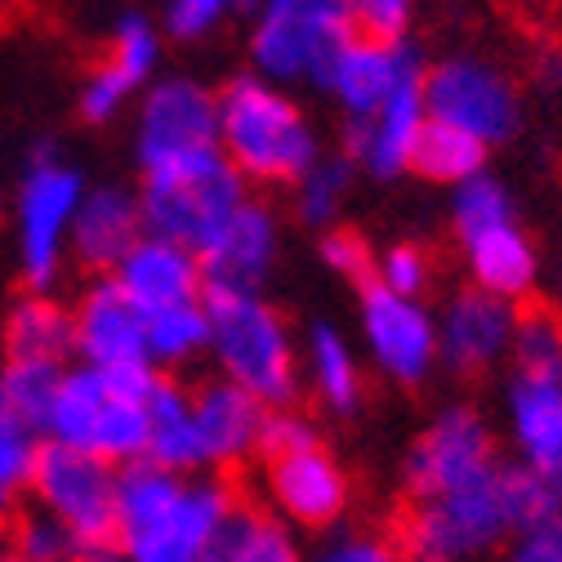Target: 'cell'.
<instances>
[{
    "label": "cell",
    "mask_w": 562,
    "mask_h": 562,
    "mask_svg": "<svg viewBox=\"0 0 562 562\" xmlns=\"http://www.w3.org/2000/svg\"><path fill=\"white\" fill-rule=\"evenodd\" d=\"M237 491L215 473H170L138 460L121 469L116 491V562H215L237 518Z\"/></svg>",
    "instance_id": "obj_1"
},
{
    "label": "cell",
    "mask_w": 562,
    "mask_h": 562,
    "mask_svg": "<svg viewBox=\"0 0 562 562\" xmlns=\"http://www.w3.org/2000/svg\"><path fill=\"white\" fill-rule=\"evenodd\" d=\"M549 514V482L522 464H501L491 477L447 491L438 501H415L402 509L397 544L411 562H477L505 549L527 522Z\"/></svg>",
    "instance_id": "obj_2"
},
{
    "label": "cell",
    "mask_w": 562,
    "mask_h": 562,
    "mask_svg": "<svg viewBox=\"0 0 562 562\" xmlns=\"http://www.w3.org/2000/svg\"><path fill=\"white\" fill-rule=\"evenodd\" d=\"M157 371L67 367L45 415V442L130 469L148 456V406Z\"/></svg>",
    "instance_id": "obj_3"
},
{
    "label": "cell",
    "mask_w": 562,
    "mask_h": 562,
    "mask_svg": "<svg viewBox=\"0 0 562 562\" xmlns=\"http://www.w3.org/2000/svg\"><path fill=\"white\" fill-rule=\"evenodd\" d=\"M220 153L241 179L291 188L322 161L304 108L263 77H233L220 90Z\"/></svg>",
    "instance_id": "obj_4"
},
{
    "label": "cell",
    "mask_w": 562,
    "mask_h": 562,
    "mask_svg": "<svg viewBox=\"0 0 562 562\" xmlns=\"http://www.w3.org/2000/svg\"><path fill=\"white\" fill-rule=\"evenodd\" d=\"M259 486L268 514L291 531H335L353 501L344 464L326 451L313 419L295 411H272L259 447Z\"/></svg>",
    "instance_id": "obj_5"
},
{
    "label": "cell",
    "mask_w": 562,
    "mask_h": 562,
    "mask_svg": "<svg viewBox=\"0 0 562 562\" xmlns=\"http://www.w3.org/2000/svg\"><path fill=\"white\" fill-rule=\"evenodd\" d=\"M210 358L220 380L237 384L268 411H291L300 397V344L263 295H205Z\"/></svg>",
    "instance_id": "obj_6"
},
{
    "label": "cell",
    "mask_w": 562,
    "mask_h": 562,
    "mask_svg": "<svg viewBox=\"0 0 562 562\" xmlns=\"http://www.w3.org/2000/svg\"><path fill=\"white\" fill-rule=\"evenodd\" d=\"M246 179L228 166L224 153L188 157L161 170L144 175L138 205H144V228L153 237H166L196 259L215 246V237L233 224V215L246 205Z\"/></svg>",
    "instance_id": "obj_7"
},
{
    "label": "cell",
    "mask_w": 562,
    "mask_h": 562,
    "mask_svg": "<svg viewBox=\"0 0 562 562\" xmlns=\"http://www.w3.org/2000/svg\"><path fill=\"white\" fill-rule=\"evenodd\" d=\"M358 36L344 0H259L250 27V63L268 86H322L344 45Z\"/></svg>",
    "instance_id": "obj_8"
},
{
    "label": "cell",
    "mask_w": 562,
    "mask_h": 562,
    "mask_svg": "<svg viewBox=\"0 0 562 562\" xmlns=\"http://www.w3.org/2000/svg\"><path fill=\"white\" fill-rule=\"evenodd\" d=\"M451 224L469 263L473 286L501 295L509 304L527 300L536 286V246L518 228L514 196L496 175H473L469 183L451 188Z\"/></svg>",
    "instance_id": "obj_9"
},
{
    "label": "cell",
    "mask_w": 562,
    "mask_h": 562,
    "mask_svg": "<svg viewBox=\"0 0 562 562\" xmlns=\"http://www.w3.org/2000/svg\"><path fill=\"white\" fill-rule=\"evenodd\" d=\"M86 196V179L72 161L36 153L14 192V259L27 291H49L67 255H72V224Z\"/></svg>",
    "instance_id": "obj_10"
},
{
    "label": "cell",
    "mask_w": 562,
    "mask_h": 562,
    "mask_svg": "<svg viewBox=\"0 0 562 562\" xmlns=\"http://www.w3.org/2000/svg\"><path fill=\"white\" fill-rule=\"evenodd\" d=\"M116 491L121 469L45 442L32 473V509L49 518L77 553H108L116 540Z\"/></svg>",
    "instance_id": "obj_11"
},
{
    "label": "cell",
    "mask_w": 562,
    "mask_h": 562,
    "mask_svg": "<svg viewBox=\"0 0 562 562\" xmlns=\"http://www.w3.org/2000/svg\"><path fill=\"white\" fill-rule=\"evenodd\" d=\"M138 166L161 170L188 157L220 153V94L192 77H161L144 90L134 121Z\"/></svg>",
    "instance_id": "obj_12"
},
{
    "label": "cell",
    "mask_w": 562,
    "mask_h": 562,
    "mask_svg": "<svg viewBox=\"0 0 562 562\" xmlns=\"http://www.w3.org/2000/svg\"><path fill=\"white\" fill-rule=\"evenodd\" d=\"M425 103H429V121L477 138L482 148H496L505 138H514L522 116L518 86L486 58H447L429 67Z\"/></svg>",
    "instance_id": "obj_13"
},
{
    "label": "cell",
    "mask_w": 562,
    "mask_h": 562,
    "mask_svg": "<svg viewBox=\"0 0 562 562\" xmlns=\"http://www.w3.org/2000/svg\"><path fill=\"white\" fill-rule=\"evenodd\" d=\"M501 469L496 438H491L486 419L473 406H447L434 425L415 438L402 482H406V505L415 501H438L447 491L473 486Z\"/></svg>",
    "instance_id": "obj_14"
},
{
    "label": "cell",
    "mask_w": 562,
    "mask_h": 562,
    "mask_svg": "<svg viewBox=\"0 0 562 562\" xmlns=\"http://www.w3.org/2000/svg\"><path fill=\"white\" fill-rule=\"evenodd\" d=\"M362 344L371 367L393 384H419L438 367V317L425 300L384 291L380 281L362 286Z\"/></svg>",
    "instance_id": "obj_15"
},
{
    "label": "cell",
    "mask_w": 562,
    "mask_h": 562,
    "mask_svg": "<svg viewBox=\"0 0 562 562\" xmlns=\"http://www.w3.org/2000/svg\"><path fill=\"white\" fill-rule=\"evenodd\" d=\"M72 358L94 371H153L148 313L112 277H99L72 304Z\"/></svg>",
    "instance_id": "obj_16"
},
{
    "label": "cell",
    "mask_w": 562,
    "mask_h": 562,
    "mask_svg": "<svg viewBox=\"0 0 562 562\" xmlns=\"http://www.w3.org/2000/svg\"><path fill=\"white\" fill-rule=\"evenodd\" d=\"M518 308L477 286L456 291L438 313V362L456 375H482L514 353Z\"/></svg>",
    "instance_id": "obj_17"
},
{
    "label": "cell",
    "mask_w": 562,
    "mask_h": 562,
    "mask_svg": "<svg viewBox=\"0 0 562 562\" xmlns=\"http://www.w3.org/2000/svg\"><path fill=\"white\" fill-rule=\"evenodd\" d=\"M429 67L406 41H375V36H353L344 54L330 67L326 94L344 108V121H362L380 112L402 86L419 81Z\"/></svg>",
    "instance_id": "obj_18"
},
{
    "label": "cell",
    "mask_w": 562,
    "mask_h": 562,
    "mask_svg": "<svg viewBox=\"0 0 562 562\" xmlns=\"http://www.w3.org/2000/svg\"><path fill=\"white\" fill-rule=\"evenodd\" d=\"M268 406H259L250 393H241L228 380H205L192 389V419L201 438L205 473H233L246 460H259L263 429H268Z\"/></svg>",
    "instance_id": "obj_19"
},
{
    "label": "cell",
    "mask_w": 562,
    "mask_h": 562,
    "mask_svg": "<svg viewBox=\"0 0 562 562\" xmlns=\"http://www.w3.org/2000/svg\"><path fill=\"white\" fill-rule=\"evenodd\" d=\"M425 125H429V103H425V77H419L402 86L380 112L362 121H344V157L371 179H397L402 170H411Z\"/></svg>",
    "instance_id": "obj_20"
},
{
    "label": "cell",
    "mask_w": 562,
    "mask_h": 562,
    "mask_svg": "<svg viewBox=\"0 0 562 562\" xmlns=\"http://www.w3.org/2000/svg\"><path fill=\"white\" fill-rule=\"evenodd\" d=\"M277 246H281V233L272 210L259 201H246L233 215V224L215 237V246L201 255L205 295H259L277 263Z\"/></svg>",
    "instance_id": "obj_21"
},
{
    "label": "cell",
    "mask_w": 562,
    "mask_h": 562,
    "mask_svg": "<svg viewBox=\"0 0 562 562\" xmlns=\"http://www.w3.org/2000/svg\"><path fill=\"white\" fill-rule=\"evenodd\" d=\"M505 415H509L518 464L540 482H558L562 477V375L514 371Z\"/></svg>",
    "instance_id": "obj_22"
},
{
    "label": "cell",
    "mask_w": 562,
    "mask_h": 562,
    "mask_svg": "<svg viewBox=\"0 0 562 562\" xmlns=\"http://www.w3.org/2000/svg\"><path fill=\"white\" fill-rule=\"evenodd\" d=\"M116 286L144 308L148 317L153 313H166V308H179V304H196L205 300V281H201V259L166 237H144L112 272Z\"/></svg>",
    "instance_id": "obj_23"
},
{
    "label": "cell",
    "mask_w": 562,
    "mask_h": 562,
    "mask_svg": "<svg viewBox=\"0 0 562 562\" xmlns=\"http://www.w3.org/2000/svg\"><path fill=\"white\" fill-rule=\"evenodd\" d=\"M148 237L144 228V205L138 192L121 188V183H99L86 188L77 224H72V259L90 272H116V263Z\"/></svg>",
    "instance_id": "obj_24"
},
{
    "label": "cell",
    "mask_w": 562,
    "mask_h": 562,
    "mask_svg": "<svg viewBox=\"0 0 562 562\" xmlns=\"http://www.w3.org/2000/svg\"><path fill=\"white\" fill-rule=\"evenodd\" d=\"M300 367H304L308 389L317 393V402L330 415H353L362 406V393H367L362 358L339 326H330V322L308 326L304 348H300Z\"/></svg>",
    "instance_id": "obj_25"
},
{
    "label": "cell",
    "mask_w": 562,
    "mask_h": 562,
    "mask_svg": "<svg viewBox=\"0 0 562 562\" xmlns=\"http://www.w3.org/2000/svg\"><path fill=\"white\" fill-rule=\"evenodd\" d=\"M0 335H5V362L63 367V358H72V308L45 291H27L10 304Z\"/></svg>",
    "instance_id": "obj_26"
},
{
    "label": "cell",
    "mask_w": 562,
    "mask_h": 562,
    "mask_svg": "<svg viewBox=\"0 0 562 562\" xmlns=\"http://www.w3.org/2000/svg\"><path fill=\"white\" fill-rule=\"evenodd\" d=\"M144 460L170 473H205L196 419H192V389L175 380H157L153 406H148V456Z\"/></svg>",
    "instance_id": "obj_27"
},
{
    "label": "cell",
    "mask_w": 562,
    "mask_h": 562,
    "mask_svg": "<svg viewBox=\"0 0 562 562\" xmlns=\"http://www.w3.org/2000/svg\"><path fill=\"white\" fill-rule=\"evenodd\" d=\"M41 451H45V429L0 393V522H14L23 514Z\"/></svg>",
    "instance_id": "obj_28"
},
{
    "label": "cell",
    "mask_w": 562,
    "mask_h": 562,
    "mask_svg": "<svg viewBox=\"0 0 562 562\" xmlns=\"http://www.w3.org/2000/svg\"><path fill=\"white\" fill-rule=\"evenodd\" d=\"M215 562H308V558H304L295 531L281 518H272L268 509L241 505L215 549Z\"/></svg>",
    "instance_id": "obj_29"
},
{
    "label": "cell",
    "mask_w": 562,
    "mask_h": 562,
    "mask_svg": "<svg viewBox=\"0 0 562 562\" xmlns=\"http://www.w3.org/2000/svg\"><path fill=\"white\" fill-rule=\"evenodd\" d=\"M201 353H210V308L205 300L196 304H179V308H166V313H153L148 317V358H153V371L157 367H192Z\"/></svg>",
    "instance_id": "obj_30"
},
{
    "label": "cell",
    "mask_w": 562,
    "mask_h": 562,
    "mask_svg": "<svg viewBox=\"0 0 562 562\" xmlns=\"http://www.w3.org/2000/svg\"><path fill=\"white\" fill-rule=\"evenodd\" d=\"M482 166H486V148L477 138H469L451 125H438V121L425 125V134H419V144H415V161H411V170H419L434 183H451V188L482 175Z\"/></svg>",
    "instance_id": "obj_31"
},
{
    "label": "cell",
    "mask_w": 562,
    "mask_h": 562,
    "mask_svg": "<svg viewBox=\"0 0 562 562\" xmlns=\"http://www.w3.org/2000/svg\"><path fill=\"white\" fill-rule=\"evenodd\" d=\"M103 63L130 90H144L157 77V67H161V27L153 19H144V14H125L112 27V49H108Z\"/></svg>",
    "instance_id": "obj_32"
},
{
    "label": "cell",
    "mask_w": 562,
    "mask_h": 562,
    "mask_svg": "<svg viewBox=\"0 0 562 562\" xmlns=\"http://www.w3.org/2000/svg\"><path fill=\"white\" fill-rule=\"evenodd\" d=\"M353 188V161L348 157H322L300 183H295V215L308 228H326L339 220V210Z\"/></svg>",
    "instance_id": "obj_33"
},
{
    "label": "cell",
    "mask_w": 562,
    "mask_h": 562,
    "mask_svg": "<svg viewBox=\"0 0 562 562\" xmlns=\"http://www.w3.org/2000/svg\"><path fill=\"white\" fill-rule=\"evenodd\" d=\"M509 362H514V371H549V375H562V317L549 313V308L518 313Z\"/></svg>",
    "instance_id": "obj_34"
},
{
    "label": "cell",
    "mask_w": 562,
    "mask_h": 562,
    "mask_svg": "<svg viewBox=\"0 0 562 562\" xmlns=\"http://www.w3.org/2000/svg\"><path fill=\"white\" fill-rule=\"evenodd\" d=\"M308 562H411V558L397 544V536L367 531V527H348V531H330L313 549Z\"/></svg>",
    "instance_id": "obj_35"
},
{
    "label": "cell",
    "mask_w": 562,
    "mask_h": 562,
    "mask_svg": "<svg viewBox=\"0 0 562 562\" xmlns=\"http://www.w3.org/2000/svg\"><path fill=\"white\" fill-rule=\"evenodd\" d=\"M237 10V0H166L161 5V36L170 41H205V36H215L228 14Z\"/></svg>",
    "instance_id": "obj_36"
},
{
    "label": "cell",
    "mask_w": 562,
    "mask_h": 562,
    "mask_svg": "<svg viewBox=\"0 0 562 562\" xmlns=\"http://www.w3.org/2000/svg\"><path fill=\"white\" fill-rule=\"evenodd\" d=\"M384 291L393 295H406V300H425L429 281H434V263H429V250H419L411 241L402 246H389L384 255H375V277Z\"/></svg>",
    "instance_id": "obj_37"
},
{
    "label": "cell",
    "mask_w": 562,
    "mask_h": 562,
    "mask_svg": "<svg viewBox=\"0 0 562 562\" xmlns=\"http://www.w3.org/2000/svg\"><path fill=\"white\" fill-rule=\"evenodd\" d=\"M10 553H23L32 562H63L72 558V540H67L49 518H41L36 509H23L14 522H10V540H5Z\"/></svg>",
    "instance_id": "obj_38"
},
{
    "label": "cell",
    "mask_w": 562,
    "mask_h": 562,
    "mask_svg": "<svg viewBox=\"0 0 562 562\" xmlns=\"http://www.w3.org/2000/svg\"><path fill=\"white\" fill-rule=\"evenodd\" d=\"M344 5L358 36H375V41H402L415 14V0H344Z\"/></svg>",
    "instance_id": "obj_39"
},
{
    "label": "cell",
    "mask_w": 562,
    "mask_h": 562,
    "mask_svg": "<svg viewBox=\"0 0 562 562\" xmlns=\"http://www.w3.org/2000/svg\"><path fill=\"white\" fill-rule=\"evenodd\" d=\"M322 263L330 272L348 277V281H358V286H367V281L375 277V255L353 228H330L322 237Z\"/></svg>",
    "instance_id": "obj_40"
},
{
    "label": "cell",
    "mask_w": 562,
    "mask_h": 562,
    "mask_svg": "<svg viewBox=\"0 0 562 562\" xmlns=\"http://www.w3.org/2000/svg\"><path fill=\"white\" fill-rule=\"evenodd\" d=\"M138 90H130L108 63H99L94 72L86 77V86H81V116L90 121V125H103V121H116L121 112H125V103L134 99Z\"/></svg>",
    "instance_id": "obj_41"
},
{
    "label": "cell",
    "mask_w": 562,
    "mask_h": 562,
    "mask_svg": "<svg viewBox=\"0 0 562 562\" xmlns=\"http://www.w3.org/2000/svg\"><path fill=\"white\" fill-rule=\"evenodd\" d=\"M501 562H562V527L544 514L536 522H527L505 549Z\"/></svg>",
    "instance_id": "obj_42"
},
{
    "label": "cell",
    "mask_w": 562,
    "mask_h": 562,
    "mask_svg": "<svg viewBox=\"0 0 562 562\" xmlns=\"http://www.w3.org/2000/svg\"><path fill=\"white\" fill-rule=\"evenodd\" d=\"M544 81H549V86H562V41L544 54Z\"/></svg>",
    "instance_id": "obj_43"
},
{
    "label": "cell",
    "mask_w": 562,
    "mask_h": 562,
    "mask_svg": "<svg viewBox=\"0 0 562 562\" xmlns=\"http://www.w3.org/2000/svg\"><path fill=\"white\" fill-rule=\"evenodd\" d=\"M549 518L562 527V477H558V482H549Z\"/></svg>",
    "instance_id": "obj_44"
},
{
    "label": "cell",
    "mask_w": 562,
    "mask_h": 562,
    "mask_svg": "<svg viewBox=\"0 0 562 562\" xmlns=\"http://www.w3.org/2000/svg\"><path fill=\"white\" fill-rule=\"evenodd\" d=\"M63 562H116L112 553H72V558H63Z\"/></svg>",
    "instance_id": "obj_45"
},
{
    "label": "cell",
    "mask_w": 562,
    "mask_h": 562,
    "mask_svg": "<svg viewBox=\"0 0 562 562\" xmlns=\"http://www.w3.org/2000/svg\"><path fill=\"white\" fill-rule=\"evenodd\" d=\"M0 562H32V558H23V553H10V549H5V553H0Z\"/></svg>",
    "instance_id": "obj_46"
},
{
    "label": "cell",
    "mask_w": 562,
    "mask_h": 562,
    "mask_svg": "<svg viewBox=\"0 0 562 562\" xmlns=\"http://www.w3.org/2000/svg\"><path fill=\"white\" fill-rule=\"evenodd\" d=\"M237 5H259V0H237Z\"/></svg>",
    "instance_id": "obj_47"
},
{
    "label": "cell",
    "mask_w": 562,
    "mask_h": 562,
    "mask_svg": "<svg viewBox=\"0 0 562 562\" xmlns=\"http://www.w3.org/2000/svg\"><path fill=\"white\" fill-rule=\"evenodd\" d=\"M0 553H5V540H0Z\"/></svg>",
    "instance_id": "obj_48"
}]
</instances>
